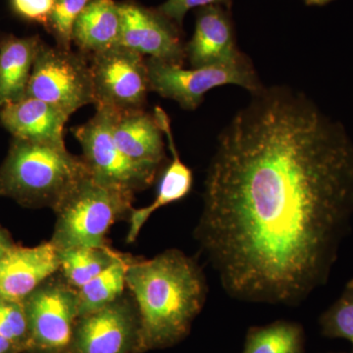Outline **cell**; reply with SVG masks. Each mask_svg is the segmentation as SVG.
Instances as JSON below:
<instances>
[{
    "instance_id": "6da1fadb",
    "label": "cell",
    "mask_w": 353,
    "mask_h": 353,
    "mask_svg": "<svg viewBox=\"0 0 353 353\" xmlns=\"http://www.w3.org/2000/svg\"><path fill=\"white\" fill-rule=\"evenodd\" d=\"M353 216V143L273 85L221 132L194 238L228 296L292 307L327 283Z\"/></svg>"
},
{
    "instance_id": "7a4b0ae2",
    "label": "cell",
    "mask_w": 353,
    "mask_h": 353,
    "mask_svg": "<svg viewBox=\"0 0 353 353\" xmlns=\"http://www.w3.org/2000/svg\"><path fill=\"white\" fill-rule=\"evenodd\" d=\"M126 284L139 313L136 353L182 341L208 297L201 266L179 250H165L150 259H130Z\"/></svg>"
},
{
    "instance_id": "3957f363",
    "label": "cell",
    "mask_w": 353,
    "mask_h": 353,
    "mask_svg": "<svg viewBox=\"0 0 353 353\" xmlns=\"http://www.w3.org/2000/svg\"><path fill=\"white\" fill-rule=\"evenodd\" d=\"M90 172L66 146L14 139L0 169V194L54 211Z\"/></svg>"
},
{
    "instance_id": "277c9868",
    "label": "cell",
    "mask_w": 353,
    "mask_h": 353,
    "mask_svg": "<svg viewBox=\"0 0 353 353\" xmlns=\"http://www.w3.org/2000/svg\"><path fill=\"white\" fill-rule=\"evenodd\" d=\"M134 194L83 178L55 209L51 243L58 252L74 248H106V234L120 220H129Z\"/></svg>"
},
{
    "instance_id": "5b68a950",
    "label": "cell",
    "mask_w": 353,
    "mask_h": 353,
    "mask_svg": "<svg viewBox=\"0 0 353 353\" xmlns=\"http://www.w3.org/2000/svg\"><path fill=\"white\" fill-rule=\"evenodd\" d=\"M146 63L150 90L176 101L185 110H196L209 90L222 85H239L252 94L263 88L252 62L245 57L234 63L192 69L152 58H148Z\"/></svg>"
},
{
    "instance_id": "8992f818",
    "label": "cell",
    "mask_w": 353,
    "mask_h": 353,
    "mask_svg": "<svg viewBox=\"0 0 353 353\" xmlns=\"http://www.w3.org/2000/svg\"><path fill=\"white\" fill-rule=\"evenodd\" d=\"M83 150V158L95 180L134 194L154 182L160 169L138 163L116 143L111 109L97 108L94 117L72 130Z\"/></svg>"
},
{
    "instance_id": "52a82bcc",
    "label": "cell",
    "mask_w": 353,
    "mask_h": 353,
    "mask_svg": "<svg viewBox=\"0 0 353 353\" xmlns=\"http://www.w3.org/2000/svg\"><path fill=\"white\" fill-rule=\"evenodd\" d=\"M25 97L52 104L70 116L94 104L92 71L85 55L41 44Z\"/></svg>"
},
{
    "instance_id": "ba28073f",
    "label": "cell",
    "mask_w": 353,
    "mask_h": 353,
    "mask_svg": "<svg viewBox=\"0 0 353 353\" xmlns=\"http://www.w3.org/2000/svg\"><path fill=\"white\" fill-rule=\"evenodd\" d=\"M29 340L41 353H72L78 321V296L60 272L24 301Z\"/></svg>"
},
{
    "instance_id": "9c48e42d",
    "label": "cell",
    "mask_w": 353,
    "mask_h": 353,
    "mask_svg": "<svg viewBox=\"0 0 353 353\" xmlns=\"http://www.w3.org/2000/svg\"><path fill=\"white\" fill-rule=\"evenodd\" d=\"M90 66L95 108L116 111L143 109L150 92L145 57L117 46L90 55Z\"/></svg>"
},
{
    "instance_id": "30bf717a",
    "label": "cell",
    "mask_w": 353,
    "mask_h": 353,
    "mask_svg": "<svg viewBox=\"0 0 353 353\" xmlns=\"http://www.w3.org/2000/svg\"><path fill=\"white\" fill-rule=\"evenodd\" d=\"M139 330L136 303L124 294L105 307L78 318L72 353L137 352Z\"/></svg>"
},
{
    "instance_id": "8fae6325",
    "label": "cell",
    "mask_w": 353,
    "mask_h": 353,
    "mask_svg": "<svg viewBox=\"0 0 353 353\" xmlns=\"http://www.w3.org/2000/svg\"><path fill=\"white\" fill-rule=\"evenodd\" d=\"M118 4L122 22L119 46L143 57L183 65L185 46L176 23L157 9L146 8L134 1Z\"/></svg>"
},
{
    "instance_id": "7c38bea8",
    "label": "cell",
    "mask_w": 353,
    "mask_h": 353,
    "mask_svg": "<svg viewBox=\"0 0 353 353\" xmlns=\"http://www.w3.org/2000/svg\"><path fill=\"white\" fill-rule=\"evenodd\" d=\"M59 269V252L50 241L32 248L14 245L0 260V299L24 301Z\"/></svg>"
},
{
    "instance_id": "4fadbf2b",
    "label": "cell",
    "mask_w": 353,
    "mask_h": 353,
    "mask_svg": "<svg viewBox=\"0 0 353 353\" xmlns=\"http://www.w3.org/2000/svg\"><path fill=\"white\" fill-rule=\"evenodd\" d=\"M185 50L192 68L234 63L245 57L236 48L231 18L220 6L199 9L194 36Z\"/></svg>"
},
{
    "instance_id": "5bb4252c",
    "label": "cell",
    "mask_w": 353,
    "mask_h": 353,
    "mask_svg": "<svg viewBox=\"0 0 353 353\" xmlns=\"http://www.w3.org/2000/svg\"><path fill=\"white\" fill-rule=\"evenodd\" d=\"M71 116L31 97L0 108V122L14 139L65 145L64 129Z\"/></svg>"
},
{
    "instance_id": "9a60e30c",
    "label": "cell",
    "mask_w": 353,
    "mask_h": 353,
    "mask_svg": "<svg viewBox=\"0 0 353 353\" xmlns=\"http://www.w3.org/2000/svg\"><path fill=\"white\" fill-rule=\"evenodd\" d=\"M111 126L116 143L128 157L138 163L161 169L167 159L164 134L154 114L143 109H111Z\"/></svg>"
},
{
    "instance_id": "2e32d148",
    "label": "cell",
    "mask_w": 353,
    "mask_h": 353,
    "mask_svg": "<svg viewBox=\"0 0 353 353\" xmlns=\"http://www.w3.org/2000/svg\"><path fill=\"white\" fill-rule=\"evenodd\" d=\"M154 116L164 136L166 137L167 143H168V148L173 158H172L170 164L165 168L163 175L160 179L154 201L145 208L132 209L129 218L128 243H132L137 240L141 230L158 209L181 201L183 197L187 196L192 190V182H194L192 170L183 163L180 155L176 152L169 116L159 106L154 108Z\"/></svg>"
},
{
    "instance_id": "e0dca14e",
    "label": "cell",
    "mask_w": 353,
    "mask_h": 353,
    "mask_svg": "<svg viewBox=\"0 0 353 353\" xmlns=\"http://www.w3.org/2000/svg\"><path fill=\"white\" fill-rule=\"evenodd\" d=\"M43 43L39 36L0 39V108L25 97Z\"/></svg>"
},
{
    "instance_id": "ac0fdd59",
    "label": "cell",
    "mask_w": 353,
    "mask_h": 353,
    "mask_svg": "<svg viewBox=\"0 0 353 353\" xmlns=\"http://www.w3.org/2000/svg\"><path fill=\"white\" fill-rule=\"evenodd\" d=\"M119 4L114 0H90L77 20L73 43L85 55H92L119 46Z\"/></svg>"
},
{
    "instance_id": "d6986e66",
    "label": "cell",
    "mask_w": 353,
    "mask_h": 353,
    "mask_svg": "<svg viewBox=\"0 0 353 353\" xmlns=\"http://www.w3.org/2000/svg\"><path fill=\"white\" fill-rule=\"evenodd\" d=\"M241 353H305V332L290 320L250 327Z\"/></svg>"
},
{
    "instance_id": "ffe728a7",
    "label": "cell",
    "mask_w": 353,
    "mask_h": 353,
    "mask_svg": "<svg viewBox=\"0 0 353 353\" xmlns=\"http://www.w3.org/2000/svg\"><path fill=\"white\" fill-rule=\"evenodd\" d=\"M131 257L121 254L108 269L77 290L79 316L94 312L125 294L128 263Z\"/></svg>"
},
{
    "instance_id": "44dd1931",
    "label": "cell",
    "mask_w": 353,
    "mask_h": 353,
    "mask_svg": "<svg viewBox=\"0 0 353 353\" xmlns=\"http://www.w3.org/2000/svg\"><path fill=\"white\" fill-rule=\"evenodd\" d=\"M120 255L110 246L69 248L59 252V272L72 288L79 290L108 269Z\"/></svg>"
},
{
    "instance_id": "7402d4cb",
    "label": "cell",
    "mask_w": 353,
    "mask_h": 353,
    "mask_svg": "<svg viewBox=\"0 0 353 353\" xmlns=\"http://www.w3.org/2000/svg\"><path fill=\"white\" fill-rule=\"evenodd\" d=\"M323 336L345 339L353 345V280L319 319Z\"/></svg>"
},
{
    "instance_id": "603a6c76",
    "label": "cell",
    "mask_w": 353,
    "mask_h": 353,
    "mask_svg": "<svg viewBox=\"0 0 353 353\" xmlns=\"http://www.w3.org/2000/svg\"><path fill=\"white\" fill-rule=\"evenodd\" d=\"M90 0H55L48 32L57 39V46L71 50L74 27L79 16Z\"/></svg>"
},
{
    "instance_id": "cb8c5ba5",
    "label": "cell",
    "mask_w": 353,
    "mask_h": 353,
    "mask_svg": "<svg viewBox=\"0 0 353 353\" xmlns=\"http://www.w3.org/2000/svg\"><path fill=\"white\" fill-rule=\"evenodd\" d=\"M0 336L12 343L29 338V324L24 301L0 299Z\"/></svg>"
},
{
    "instance_id": "d4e9b609",
    "label": "cell",
    "mask_w": 353,
    "mask_h": 353,
    "mask_svg": "<svg viewBox=\"0 0 353 353\" xmlns=\"http://www.w3.org/2000/svg\"><path fill=\"white\" fill-rule=\"evenodd\" d=\"M55 0H11L14 12L29 22L48 30Z\"/></svg>"
},
{
    "instance_id": "484cf974",
    "label": "cell",
    "mask_w": 353,
    "mask_h": 353,
    "mask_svg": "<svg viewBox=\"0 0 353 353\" xmlns=\"http://www.w3.org/2000/svg\"><path fill=\"white\" fill-rule=\"evenodd\" d=\"M211 6L230 7L231 0H167L161 6L158 7L157 10L180 27L185 14L190 9Z\"/></svg>"
},
{
    "instance_id": "4316f807",
    "label": "cell",
    "mask_w": 353,
    "mask_h": 353,
    "mask_svg": "<svg viewBox=\"0 0 353 353\" xmlns=\"http://www.w3.org/2000/svg\"><path fill=\"white\" fill-rule=\"evenodd\" d=\"M14 245L9 241L6 234L0 230V260L12 248Z\"/></svg>"
},
{
    "instance_id": "83f0119b",
    "label": "cell",
    "mask_w": 353,
    "mask_h": 353,
    "mask_svg": "<svg viewBox=\"0 0 353 353\" xmlns=\"http://www.w3.org/2000/svg\"><path fill=\"white\" fill-rule=\"evenodd\" d=\"M13 345L14 343H11L10 341L0 336V353H8Z\"/></svg>"
},
{
    "instance_id": "f1b7e54d",
    "label": "cell",
    "mask_w": 353,
    "mask_h": 353,
    "mask_svg": "<svg viewBox=\"0 0 353 353\" xmlns=\"http://www.w3.org/2000/svg\"><path fill=\"white\" fill-rule=\"evenodd\" d=\"M308 4H313V6H323V4L328 3L331 0H305Z\"/></svg>"
}]
</instances>
